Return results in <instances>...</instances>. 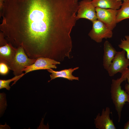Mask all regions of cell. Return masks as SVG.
I'll return each instance as SVG.
<instances>
[{"label":"cell","mask_w":129,"mask_h":129,"mask_svg":"<svg viewBox=\"0 0 129 129\" xmlns=\"http://www.w3.org/2000/svg\"><path fill=\"white\" fill-rule=\"evenodd\" d=\"M123 0V1H127V0Z\"/></svg>","instance_id":"cell-23"},{"label":"cell","mask_w":129,"mask_h":129,"mask_svg":"<svg viewBox=\"0 0 129 129\" xmlns=\"http://www.w3.org/2000/svg\"><path fill=\"white\" fill-rule=\"evenodd\" d=\"M110 108L107 107L102 109L101 114L98 113L94 119L96 128L98 129H116L112 119L110 117Z\"/></svg>","instance_id":"cell-10"},{"label":"cell","mask_w":129,"mask_h":129,"mask_svg":"<svg viewBox=\"0 0 129 129\" xmlns=\"http://www.w3.org/2000/svg\"><path fill=\"white\" fill-rule=\"evenodd\" d=\"M78 3L77 20L85 18L92 22L97 19L96 7L92 3V0H82Z\"/></svg>","instance_id":"cell-8"},{"label":"cell","mask_w":129,"mask_h":129,"mask_svg":"<svg viewBox=\"0 0 129 129\" xmlns=\"http://www.w3.org/2000/svg\"><path fill=\"white\" fill-rule=\"evenodd\" d=\"M125 51L122 50L117 51L107 70L110 76H113L117 73H122L127 70L129 66V59L125 56Z\"/></svg>","instance_id":"cell-5"},{"label":"cell","mask_w":129,"mask_h":129,"mask_svg":"<svg viewBox=\"0 0 129 129\" xmlns=\"http://www.w3.org/2000/svg\"><path fill=\"white\" fill-rule=\"evenodd\" d=\"M92 2L96 8L117 10L120 9L122 4L119 0H92Z\"/></svg>","instance_id":"cell-13"},{"label":"cell","mask_w":129,"mask_h":129,"mask_svg":"<svg viewBox=\"0 0 129 129\" xmlns=\"http://www.w3.org/2000/svg\"><path fill=\"white\" fill-rule=\"evenodd\" d=\"M126 79L122 75L116 79H113L110 88L112 99L118 115V122L120 121L121 112L126 102L128 101V94L122 89L121 85Z\"/></svg>","instance_id":"cell-2"},{"label":"cell","mask_w":129,"mask_h":129,"mask_svg":"<svg viewBox=\"0 0 129 129\" xmlns=\"http://www.w3.org/2000/svg\"><path fill=\"white\" fill-rule=\"evenodd\" d=\"M0 73L2 75H5L8 73L9 68L5 63L0 62Z\"/></svg>","instance_id":"cell-18"},{"label":"cell","mask_w":129,"mask_h":129,"mask_svg":"<svg viewBox=\"0 0 129 129\" xmlns=\"http://www.w3.org/2000/svg\"><path fill=\"white\" fill-rule=\"evenodd\" d=\"M125 39H121L119 47L124 50L127 53V58L129 59V35L125 36Z\"/></svg>","instance_id":"cell-16"},{"label":"cell","mask_w":129,"mask_h":129,"mask_svg":"<svg viewBox=\"0 0 129 129\" xmlns=\"http://www.w3.org/2000/svg\"><path fill=\"white\" fill-rule=\"evenodd\" d=\"M73 0V1L75 3H78V0Z\"/></svg>","instance_id":"cell-22"},{"label":"cell","mask_w":129,"mask_h":129,"mask_svg":"<svg viewBox=\"0 0 129 129\" xmlns=\"http://www.w3.org/2000/svg\"><path fill=\"white\" fill-rule=\"evenodd\" d=\"M37 59L29 58L26 54L23 48L20 46L17 48V50L14 62L10 69L12 71L15 76L23 73L22 70L27 66L31 65L36 61Z\"/></svg>","instance_id":"cell-3"},{"label":"cell","mask_w":129,"mask_h":129,"mask_svg":"<svg viewBox=\"0 0 129 129\" xmlns=\"http://www.w3.org/2000/svg\"><path fill=\"white\" fill-rule=\"evenodd\" d=\"M103 50V65L104 69L107 71L117 51L108 40L104 43Z\"/></svg>","instance_id":"cell-11"},{"label":"cell","mask_w":129,"mask_h":129,"mask_svg":"<svg viewBox=\"0 0 129 129\" xmlns=\"http://www.w3.org/2000/svg\"><path fill=\"white\" fill-rule=\"evenodd\" d=\"M78 6L73 0H5L1 33L30 59L59 61L72 51L70 33Z\"/></svg>","instance_id":"cell-1"},{"label":"cell","mask_w":129,"mask_h":129,"mask_svg":"<svg viewBox=\"0 0 129 129\" xmlns=\"http://www.w3.org/2000/svg\"><path fill=\"white\" fill-rule=\"evenodd\" d=\"M96 10L97 19L112 31L117 23L116 16L118 10L96 7Z\"/></svg>","instance_id":"cell-7"},{"label":"cell","mask_w":129,"mask_h":129,"mask_svg":"<svg viewBox=\"0 0 129 129\" xmlns=\"http://www.w3.org/2000/svg\"><path fill=\"white\" fill-rule=\"evenodd\" d=\"M129 19V0L123 1L121 8L118 10L116 22L118 23L122 21Z\"/></svg>","instance_id":"cell-14"},{"label":"cell","mask_w":129,"mask_h":129,"mask_svg":"<svg viewBox=\"0 0 129 129\" xmlns=\"http://www.w3.org/2000/svg\"><path fill=\"white\" fill-rule=\"evenodd\" d=\"M123 75L127 80L128 84H126L125 86V91L127 93L129 92V68H128L125 71L121 73Z\"/></svg>","instance_id":"cell-17"},{"label":"cell","mask_w":129,"mask_h":129,"mask_svg":"<svg viewBox=\"0 0 129 129\" xmlns=\"http://www.w3.org/2000/svg\"><path fill=\"white\" fill-rule=\"evenodd\" d=\"M4 1V0H0V7L1 8L2 7Z\"/></svg>","instance_id":"cell-20"},{"label":"cell","mask_w":129,"mask_h":129,"mask_svg":"<svg viewBox=\"0 0 129 129\" xmlns=\"http://www.w3.org/2000/svg\"><path fill=\"white\" fill-rule=\"evenodd\" d=\"M124 129H129V120L125 123L124 127Z\"/></svg>","instance_id":"cell-19"},{"label":"cell","mask_w":129,"mask_h":129,"mask_svg":"<svg viewBox=\"0 0 129 129\" xmlns=\"http://www.w3.org/2000/svg\"><path fill=\"white\" fill-rule=\"evenodd\" d=\"M79 67L74 68H70L65 69L59 71H55L51 68L47 70L48 71L51 73L50 75L51 79L48 81L49 82L52 80L58 78H62L72 81L74 80L79 81V77H75L72 75V73L75 70L79 69Z\"/></svg>","instance_id":"cell-12"},{"label":"cell","mask_w":129,"mask_h":129,"mask_svg":"<svg viewBox=\"0 0 129 129\" xmlns=\"http://www.w3.org/2000/svg\"><path fill=\"white\" fill-rule=\"evenodd\" d=\"M17 48L7 42L3 36L0 34V62L6 64L10 69L14 61Z\"/></svg>","instance_id":"cell-6"},{"label":"cell","mask_w":129,"mask_h":129,"mask_svg":"<svg viewBox=\"0 0 129 129\" xmlns=\"http://www.w3.org/2000/svg\"><path fill=\"white\" fill-rule=\"evenodd\" d=\"M24 75L23 73L21 75H19L15 76L12 78L7 80H0V89L5 88L8 90H10L11 87L9 86L10 82L12 81L14 82L12 84L11 86L15 84L16 82L20 78Z\"/></svg>","instance_id":"cell-15"},{"label":"cell","mask_w":129,"mask_h":129,"mask_svg":"<svg viewBox=\"0 0 129 129\" xmlns=\"http://www.w3.org/2000/svg\"><path fill=\"white\" fill-rule=\"evenodd\" d=\"M92 22V28L88 34L92 39L97 43H100L102 42L103 39L112 37V31L103 23L97 19Z\"/></svg>","instance_id":"cell-4"},{"label":"cell","mask_w":129,"mask_h":129,"mask_svg":"<svg viewBox=\"0 0 129 129\" xmlns=\"http://www.w3.org/2000/svg\"><path fill=\"white\" fill-rule=\"evenodd\" d=\"M60 62L49 58L41 57L38 58L32 64L25 67L22 70L25 72L24 75L31 71L40 70H48L51 68L56 69V64Z\"/></svg>","instance_id":"cell-9"},{"label":"cell","mask_w":129,"mask_h":129,"mask_svg":"<svg viewBox=\"0 0 129 129\" xmlns=\"http://www.w3.org/2000/svg\"><path fill=\"white\" fill-rule=\"evenodd\" d=\"M128 94V101L127 102L129 103V92L127 93Z\"/></svg>","instance_id":"cell-21"}]
</instances>
